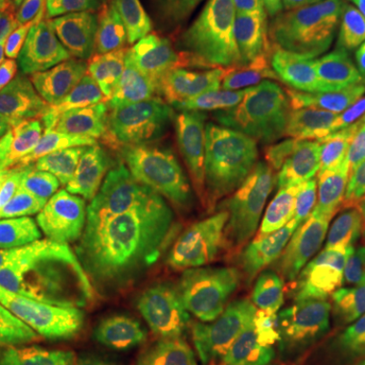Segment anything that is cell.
<instances>
[{"mask_svg":"<svg viewBox=\"0 0 365 365\" xmlns=\"http://www.w3.org/2000/svg\"><path fill=\"white\" fill-rule=\"evenodd\" d=\"M90 13L69 37L35 114V130L47 148L96 140L140 118V106L114 76L100 43L86 41Z\"/></svg>","mask_w":365,"mask_h":365,"instance_id":"7a4b0ae2","label":"cell"},{"mask_svg":"<svg viewBox=\"0 0 365 365\" xmlns=\"http://www.w3.org/2000/svg\"><path fill=\"white\" fill-rule=\"evenodd\" d=\"M347 225L317 193L294 201L217 215L211 287L227 294L299 288L335 260Z\"/></svg>","mask_w":365,"mask_h":365,"instance_id":"6da1fadb","label":"cell"},{"mask_svg":"<svg viewBox=\"0 0 365 365\" xmlns=\"http://www.w3.org/2000/svg\"><path fill=\"white\" fill-rule=\"evenodd\" d=\"M45 2H47V0H29V2H26V6H29L31 14H39L41 9L45 6Z\"/></svg>","mask_w":365,"mask_h":365,"instance_id":"836d02e7","label":"cell"},{"mask_svg":"<svg viewBox=\"0 0 365 365\" xmlns=\"http://www.w3.org/2000/svg\"><path fill=\"white\" fill-rule=\"evenodd\" d=\"M25 343V335L21 337H4L0 339V365H9L13 361V357L19 353V349Z\"/></svg>","mask_w":365,"mask_h":365,"instance_id":"4dcf8cb0","label":"cell"},{"mask_svg":"<svg viewBox=\"0 0 365 365\" xmlns=\"http://www.w3.org/2000/svg\"><path fill=\"white\" fill-rule=\"evenodd\" d=\"M175 146L170 120L136 118L104 136L61 150L71 181L98 211L118 207Z\"/></svg>","mask_w":365,"mask_h":365,"instance_id":"52a82bcc","label":"cell"},{"mask_svg":"<svg viewBox=\"0 0 365 365\" xmlns=\"http://www.w3.org/2000/svg\"><path fill=\"white\" fill-rule=\"evenodd\" d=\"M11 83H13V78L0 83V128L9 120V108H11L9 106V93H11Z\"/></svg>","mask_w":365,"mask_h":365,"instance_id":"1f68e13d","label":"cell"},{"mask_svg":"<svg viewBox=\"0 0 365 365\" xmlns=\"http://www.w3.org/2000/svg\"><path fill=\"white\" fill-rule=\"evenodd\" d=\"M59 331H31L25 335V343L19 349V353L13 357V361L9 365H43V359L53 345V341L57 339Z\"/></svg>","mask_w":365,"mask_h":365,"instance_id":"83f0119b","label":"cell"},{"mask_svg":"<svg viewBox=\"0 0 365 365\" xmlns=\"http://www.w3.org/2000/svg\"><path fill=\"white\" fill-rule=\"evenodd\" d=\"M175 292H150L102 304L67 327L71 339L90 341L112 353L120 365H138L150 345L158 317Z\"/></svg>","mask_w":365,"mask_h":365,"instance_id":"2e32d148","label":"cell"},{"mask_svg":"<svg viewBox=\"0 0 365 365\" xmlns=\"http://www.w3.org/2000/svg\"><path fill=\"white\" fill-rule=\"evenodd\" d=\"M23 258H25V248H23L21 240L11 234L9 230L0 227V276L9 272Z\"/></svg>","mask_w":365,"mask_h":365,"instance_id":"f546056e","label":"cell"},{"mask_svg":"<svg viewBox=\"0 0 365 365\" xmlns=\"http://www.w3.org/2000/svg\"><path fill=\"white\" fill-rule=\"evenodd\" d=\"M91 0H47L33 25L37 51L66 43L90 13Z\"/></svg>","mask_w":365,"mask_h":365,"instance_id":"603a6c76","label":"cell"},{"mask_svg":"<svg viewBox=\"0 0 365 365\" xmlns=\"http://www.w3.org/2000/svg\"><path fill=\"white\" fill-rule=\"evenodd\" d=\"M222 331V317L205 294L195 288L175 292L138 365H205Z\"/></svg>","mask_w":365,"mask_h":365,"instance_id":"5bb4252c","label":"cell"},{"mask_svg":"<svg viewBox=\"0 0 365 365\" xmlns=\"http://www.w3.org/2000/svg\"><path fill=\"white\" fill-rule=\"evenodd\" d=\"M23 262L25 282L21 302L9 325L6 337L31 333L41 319L66 302L88 266V252L79 235L61 237L29 250Z\"/></svg>","mask_w":365,"mask_h":365,"instance_id":"4fadbf2b","label":"cell"},{"mask_svg":"<svg viewBox=\"0 0 365 365\" xmlns=\"http://www.w3.org/2000/svg\"><path fill=\"white\" fill-rule=\"evenodd\" d=\"M35 126L29 118H9L0 128V181L25 160L35 143Z\"/></svg>","mask_w":365,"mask_h":365,"instance_id":"484cf974","label":"cell"},{"mask_svg":"<svg viewBox=\"0 0 365 365\" xmlns=\"http://www.w3.org/2000/svg\"><path fill=\"white\" fill-rule=\"evenodd\" d=\"M254 106L276 138L314 175L337 144L364 134L361 106L353 104L337 79L311 66H299L274 81Z\"/></svg>","mask_w":365,"mask_h":365,"instance_id":"277c9868","label":"cell"},{"mask_svg":"<svg viewBox=\"0 0 365 365\" xmlns=\"http://www.w3.org/2000/svg\"><path fill=\"white\" fill-rule=\"evenodd\" d=\"M349 252H351V270L355 292L359 304L365 313V222L355 230L349 237Z\"/></svg>","mask_w":365,"mask_h":365,"instance_id":"f1b7e54d","label":"cell"},{"mask_svg":"<svg viewBox=\"0 0 365 365\" xmlns=\"http://www.w3.org/2000/svg\"><path fill=\"white\" fill-rule=\"evenodd\" d=\"M359 88H361V96L365 98V69H364V73H361V79H359ZM361 108H364V120H365V102L361 104Z\"/></svg>","mask_w":365,"mask_h":365,"instance_id":"e575fe53","label":"cell"},{"mask_svg":"<svg viewBox=\"0 0 365 365\" xmlns=\"http://www.w3.org/2000/svg\"><path fill=\"white\" fill-rule=\"evenodd\" d=\"M98 43L140 110L160 120H175L187 110L195 55V29L189 23L136 26Z\"/></svg>","mask_w":365,"mask_h":365,"instance_id":"5b68a950","label":"cell"},{"mask_svg":"<svg viewBox=\"0 0 365 365\" xmlns=\"http://www.w3.org/2000/svg\"><path fill=\"white\" fill-rule=\"evenodd\" d=\"M193 288V280L175 274L140 270L112 260H90L78 287L53 313L41 319L33 331H59L71 325L78 317L108 302L132 299L150 292H182Z\"/></svg>","mask_w":365,"mask_h":365,"instance_id":"9a60e30c","label":"cell"},{"mask_svg":"<svg viewBox=\"0 0 365 365\" xmlns=\"http://www.w3.org/2000/svg\"><path fill=\"white\" fill-rule=\"evenodd\" d=\"M203 6L197 0H91V37L114 35L136 26L193 23Z\"/></svg>","mask_w":365,"mask_h":365,"instance_id":"ac0fdd59","label":"cell"},{"mask_svg":"<svg viewBox=\"0 0 365 365\" xmlns=\"http://www.w3.org/2000/svg\"><path fill=\"white\" fill-rule=\"evenodd\" d=\"M195 23V55L187 108H211L248 96L256 83L254 63L225 2L215 0L203 6Z\"/></svg>","mask_w":365,"mask_h":365,"instance_id":"8fae6325","label":"cell"},{"mask_svg":"<svg viewBox=\"0 0 365 365\" xmlns=\"http://www.w3.org/2000/svg\"><path fill=\"white\" fill-rule=\"evenodd\" d=\"M213 199L205 182L175 144L130 195L118 207L100 211L96 222L79 235L88 252V262L108 260L118 235L130 223L197 207Z\"/></svg>","mask_w":365,"mask_h":365,"instance_id":"30bf717a","label":"cell"},{"mask_svg":"<svg viewBox=\"0 0 365 365\" xmlns=\"http://www.w3.org/2000/svg\"><path fill=\"white\" fill-rule=\"evenodd\" d=\"M23 282H25V262L23 260L0 276V339L6 337L9 325L19 309Z\"/></svg>","mask_w":365,"mask_h":365,"instance_id":"4316f807","label":"cell"},{"mask_svg":"<svg viewBox=\"0 0 365 365\" xmlns=\"http://www.w3.org/2000/svg\"><path fill=\"white\" fill-rule=\"evenodd\" d=\"M19 2H21V4H26V2H29V0H19ZM26 9H29V6H26Z\"/></svg>","mask_w":365,"mask_h":365,"instance_id":"8d00e7d4","label":"cell"},{"mask_svg":"<svg viewBox=\"0 0 365 365\" xmlns=\"http://www.w3.org/2000/svg\"><path fill=\"white\" fill-rule=\"evenodd\" d=\"M98 207L71 181L59 155L37 146L0 181V227L16 235L25 248L43 242L78 237L96 217Z\"/></svg>","mask_w":365,"mask_h":365,"instance_id":"8992f818","label":"cell"},{"mask_svg":"<svg viewBox=\"0 0 365 365\" xmlns=\"http://www.w3.org/2000/svg\"><path fill=\"white\" fill-rule=\"evenodd\" d=\"M67 45H69V39L55 47L37 51L14 73L11 93H9V106L14 112V116L31 118L37 114L43 96L49 88L53 71L57 67V61L67 49Z\"/></svg>","mask_w":365,"mask_h":365,"instance_id":"ffe728a7","label":"cell"},{"mask_svg":"<svg viewBox=\"0 0 365 365\" xmlns=\"http://www.w3.org/2000/svg\"><path fill=\"white\" fill-rule=\"evenodd\" d=\"M345 213H349L353 220H357V222H365V203L355 205V207H349Z\"/></svg>","mask_w":365,"mask_h":365,"instance_id":"d6a6232c","label":"cell"},{"mask_svg":"<svg viewBox=\"0 0 365 365\" xmlns=\"http://www.w3.org/2000/svg\"><path fill=\"white\" fill-rule=\"evenodd\" d=\"M254 100L244 96L211 108H189L177 120L175 144L195 167L213 201L223 195L244 155Z\"/></svg>","mask_w":365,"mask_h":365,"instance_id":"7c38bea8","label":"cell"},{"mask_svg":"<svg viewBox=\"0 0 365 365\" xmlns=\"http://www.w3.org/2000/svg\"><path fill=\"white\" fill-rule=\"evenodd\" d=\"M314 19L335 49H357L365 43V0H317Z\"/></svg>","mask_w":365,"mask_h":365,"instance_id":"7402d4cb","label":"cell"},{"mask_svg":"<svg viewBox=\"0 0 365 365\" xmlns=\"http://www.w3.org/2000/svg\"><path fill=\"white\" fill-rule=\"evenodd\" d=\"M31 11L19 0H0V83L37 53L33 41Z\"/></svg>","mask_w":365,"mask_h":365,"instance_id":"44dd1931","label":"cell"},{"mask_svg":"<svg viewBox=\"0 0 365 365\" xmlns=\"http://www.w3.org/2000/svg\"><path fill=\"white\" fill-rule=\"evenodd\" d=\"M248 47L258 88L284 78L304 59V43L280 0H223Z\"/></svg>","mask_w":365,"mask_h":365,"instance_id":"e0dca14e","label":"cell"},{"mask_svg":"<svg viewBox=\"0 0 365 365\" xmlns=\"http://www.w3.org/2000/svg\"><path fill=\"white\" fill-rule=\"evenodd\" d=\"M242 311L276 365H365V337L345 302L299 288L244 294Z\"/></svg>","mask_w":365,"mask_h":365,"instance_id":"3957f363","label":"cell"},{"mask_svg":"<svg viewBox=\"0 0 365 365\" xmlns=\"http://www.w3.org/2000/svg\"><path fill=\"white\" fill-rule=\"evenodd\" d=\"M317 191L341 211L365 203V136H349L321 163Z\"/></svg>","mask_w":365,"mask_h":365,"instance_id":"d6986e66","label":"cell"},{"mask_svg":"<svg viewBox=\"0 0 365 365\" xmlns=\"http://www.w3.org/2000/svg\"><path fill=\"white\" fill-rule=\"evenodd\" d=\"M215 225L211 203L146 217L122 230L108 260L185 278L205 276L213 262Z\"/></svg>","mask_w":365,"mask_h":365,"instance_id":"ba28073f","label":"cell"},{"mask_svg":"<svg viewBox=\"0 0 365 365\" xmlns=\"http://www.w3.org/2000/svg\"><path fill=\"white\" fill-rule=\"evenodd\" d=\"M43 365H120L112 353L90 341L71 339L66 329L53 341Z\"/></svg>","mask_w":365,"mask_h":365,"instance_id":"d4e9b609","label":"cell"},{"mask_svg":"<svg viewBox=\"0 0 365 365\" xmlns=\"http://www.w3.org/2000/svg\"><path fill=\"white\" fill-rule=\"evenodd\" d=\"M313 189H317L314 170L276 138L256 106H252L244 155L223 195L213 203L217 215L294 201L311 195Z\"/></svg>","mask_w":365,"mask_h":365,"instance_id":"9c48e42d","label":"cell"},{"mask_svg":"<svg viewBox=\"0 0 365 365\" xmlns=\"http://www.w3.org/2000/svg\"><path fill=\"white\" fill-rule=\"evenodd\" d=\"M197 2H199V4H201V6H203V4H205V6H207V4H211V2H215V0H197Z\"/></svg>","mask_w":365,"mask_h":365,"instance_id":"d590c367","label":"cell"},{"mask_svg":"<svg viewBox=\"0 0 365 365\" xmlns=\"http://www.w3.org/2000/svg\"><path fill=\"white\" fill-rule=\"evenodd\" d=\"M205 365H276L248 325L235 327L215 343Z\"/></svg>","mask_w":365,"mask_h":365,"instance_id":"cb8c5ba5","label":"cell"}]
</instances>
